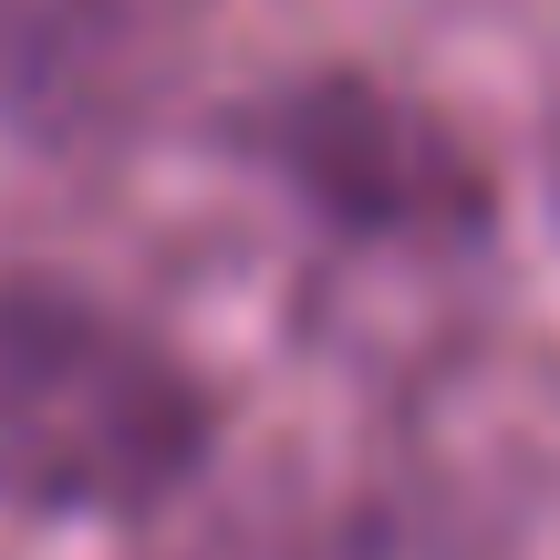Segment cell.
Masks as SVG:
<instances>
[{"mask_svg":"<svg viewBox=\"0 0 560 560\" xmlns=\"http://www.w3.org/2000/svg\"><path fill=\"white\" fill-rule=\"evenodd\" d=\"M219 446V405L115 301L0 280V509L21 520H145Z\"/></svg>","mask_w":560,"mask_h":560,"instance_id":"cell-1","label":"cell"},{"mask_svg":"<svg viewBox=\"0 0 560 560\" xmlns=\"http://www.w3.org/2000/svg\"><path fill=\"white\" fill-rule=\"evenodd\" d=\"M249 166H270L322 229L342 240H395V249H457L499 219V177L488 156L436 115L425 94L384 73H301L270 83L240 125H229Z\"/></svg>","mask_w":560,"mask_h":560,"instance_id":"cell-2","label":"cell"},{"mask_svg":"<svg viewBox=\"0 0 560 560\" xmlns=\"http://www.w3.org/2000/svg\"><path fill=\"white\" fill-rule=\"evenodd\" d=\"M166 0H0V125L21 145H115L177 83Z\"/></svg>","mask_w":560,"mask_h":560,"instance_id":"cell-3","label":"cell"}]
</instances>
